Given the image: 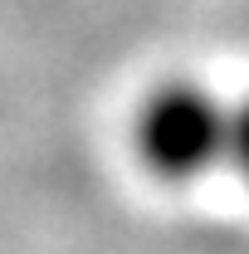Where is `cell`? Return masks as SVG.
Masks as SVG:
<instances>
[{"instance_id": "1", "label": "cell", "mask_w": 249, "mask_h": 254, "mask_svg": "<svg viewBox=\"0 0 249 254\" xmlns=\"http://www.w3.org/2000/svg\"><path fill=\"white\" fill-rule=\"evenodd\" d=\"M230 147V98L195 78H161L132 113V157L156 186H195Z\"/></svg>"}, {"instance_id": "2", "label": "cell", "mask_w": 249, "mask_h": 254, "mask_svg": "<svg viewBox=\"0 0 249 254\" xmlns=\"http://www.w3.org/2000/svg\"><path fill=\"white\" fill-rule=\"evenodd\" d=\"M225 166L249 186V93L230 98V147H225Z\"/></svg>"}]
</instances>
